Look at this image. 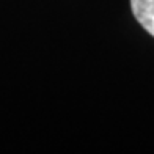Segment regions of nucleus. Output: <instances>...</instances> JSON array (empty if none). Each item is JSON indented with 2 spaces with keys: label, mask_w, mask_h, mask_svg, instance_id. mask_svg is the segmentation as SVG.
I'll use <instances>...</instances> for the list:
<instances>
[{
  "label": "nucleus",
  "mask_w": 154,
  "mask_h": 154,
  "mask_svg": "<svg viewBox=\"0 0 154 154\" xmlns=\"http://www.w3.org/2000/svg\"><path fill=\"white\" fill-rule=\"evenodd\" d=\"M131 8L138 24L154 36V0H131Z\"/></svg>",
  "instance_id": "f257e3e1"
}]
</instances>
